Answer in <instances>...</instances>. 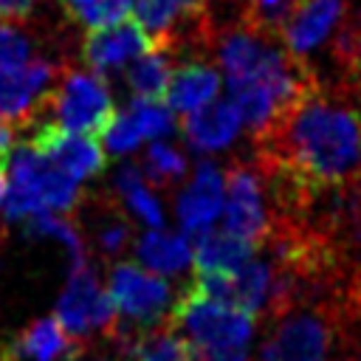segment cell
Here are the masks:
<instances>
[{"label":"cell","mask_w":361,"mask_h":361,"mask_svg":"<svg viewBox=\"0 0 361 361\" xmlns=\"http://www.w3.org/2000/svg\"><path fill=\"white\" fill-rule=\"evenodd\" d=\"M54 316L62 322L71 338H93V333H102L107 338L118 322L113 299L107 290H102L99 276L90 265L71 268Z\"/></svg>","instance_id":"cell-8"},{"label":"cell","mask_w":361,"mask_h":361,"mask_svg":"<svg viewBox=\"0 0 361 361\" xmlns=\"http://www.w3.org/2000/svg\"><path fill=\"white\" fill-rule=\"evenodd\" d=\"M141 138H144V135L138 133L135 121H133L127 113L116 116V118H113V124H110V127H107V133H104L107 149H110V152H116V155H130L133 149H138Z\"/></svg>","instance_id":"cell-26"},{"label":"cell","mask_w":361,"mask_h":361,"mask_svg":"<svg viewBox=\"0 0 361 361\" xmlns=\"http://www.w3.org/2000/svg\"><path fill=\"white\" fill-rule=\"evenodd\" d=\"M223 200H226L223 172L214 166V161H200L195 166L192 180L186 183V189L178 195L180 226L192 234L209 228L217 220V214L223 212Z\"/></svg>","instance_id":"cell-12"},{"label":"cell","mask_w":361,"mask_h":361,"mask_svg":"<svg viewBox=\"0 0 361 361\" xmlns=\"http://www.w3.org/2000/svg\"><path fill=\"white\" fill-rule=\"evenodd\" d=\"M124 113L135 121V127H138V133L144 138H161V135H169L175 130V116H172L169 104H164V102H152V99H138L135 96L127 104Z\"/></svg>","instance_id":"cell-25"},{"label":"cell","mask_w":361,"mask_h":361,"mask_svg":"<svg viewBox=\"0 0 361 361\" xmlns=\"http://www.w3.org/2000/svg\"><path fill=\"white\" fill-rule=\"evenodd\" d=\"M138 166H141L144 178L152 186L172 189L186 175V155L178 147L166 144V141H155V144L147 147V152H144V158H141Z\"/></svg>","instance_id":"cell-23"},{"label":"cell","mask_w":361,"mask_h":361,"mask_svg":"<svg viewBox=\"0 0 361 361\" xmlns=\"http://www.w3.org/2000/svg\"><path fill=\"white\" fill-rule=\"evenodd\" d=\"M347 8H350V0H299L276 39L293 56L305 59L338 28Z\"/></svg>","instance_id":"cell-11"},{"label":"cell","mask_w":361,"mask_h":361,"mask_svg":"<svg viewBox=\"0 0 361 361\" xmlns=\"http://www.w3.org/2000/svg\"><path fill=\"white\" fill-rule=\"evenodd\" d=\"M71 344L68 330L56 316L28 322L0 338V361H56Z\"/></svg>","instance_id":"cell-14"},{"label":"cell","mask_w":361,"mask_h":361,"mask_svg":"<svg viewBox=\"0 0 361 361\" xmlns=\"http://www.w3.org/2000/svg\"><path fill=\"white\" fill-rule=\"evenodd\" d=\"M93 240H96L99 254L110 262L133 245V240H135L133 220L127 217L124 203L118 197H102L96 217H93Z\"/></svg>","instance_id":"cell-18"},{"label":"cell","mask_w":361,"mask_h":361,"mask_svg":"<svg viewBox=\"0 0 361 361\" xmlns=\"http://www.w3.org/2000/svg\"><path fill=\"white\" fill-rule=\"evenodd\" d=\"M68 71L59 59H25L14 68H0V121L25 130L45 110L48 96Z\"/></svg>","instance_id":"cell-6"},{"label":"cell","mask_w":361,"mask_h":361,"mask_svg":"<svg viewBox=\"0 0 361 361\" xmlns=\"http://www.w3.org/2000/svg\"><path fill=\"white\" fill-rule=\"evenodd\" d=\"M135 23L149 34L152 45L161 51L178 48V31H180V11L175 0H133Z\"/></svg>","instance_id":"cell-22"},{"label":"cell","mask_w":361,"mask_h":361,"mask_svg":"<svg viewBox=\"0 0 361 361\" xmlns=\"http://www.w3.org/2000/svg\"><path fill=\"white\" fill-rule=\"evenodd\" d=\"M11 183L3 200V214L8 223H23L25 217L48 209L56 214H73L82 206V189L73 175L34 149L28 141L11 149Z\"/></svg>","instance_id":"cell-2"},{"label":"cell","mask_w":361,"mask_h":361,"mask_svg":"<svg viewBox=\"0 0 361 361\" xmlns=\"http://www.w3.org/2000/svg\"><path fill=\"white\" fill-rule=\"evenodd\" d=\"M164 322L175 330H186V338L195 353H206V350H226V347L248 344L257 319L189 285Z\"/></svg>","instance_id":"cell-3"},{"label":"cell","mask_w":361,"mask_h":361,"mask_svg":"<svg viewBox=\"0 0 361 361\" xmlns=\"http://www.w3.org/2000/svg\"><path fill=\"white\" fill-rule=\"evenodd\" d=\"M217 90H220V71L203 59H186L172 71L164 102L183 116L217 99Z\"/></svg>","instance_id":"cell-16"},{"label":"cell","mask_w":361,"mask_h":361,"mask_svg":"<svg viewBox=\"0 0 361 361\" xmlns=\"http://www.w3.org/2000/svg\"><path fill=\"white\" fill-rule=\"evenodd\" d=\"M107 293L118 322L135 333L161 324L169 313V282L138 262H113L107 271Z\"/></svg>","instance_id":"cell-5"},{"label":"cell","mask_w":361,"mask_h":361,"mask_svg":"<svg viewBox=\"0 0 361 361\" xmlns=\"http://www.w3.org/2000/svg\"><path fill=\"white\" fill-rule=\"evenodd\" d=\"M169 76H172L169 51L152 48V51L141 54L138 59H133V65L124 73V82H127L133 96L164 102L166 99V87H169Z\"/></svg>","instance_id":"cell-20"},{"label":"cell","mask_w":361,"mask_h":361,"mask_svg":"<svg viewBox=\"0 0 361 361\" xmlns=\"http://www.w3.org/2000/svg\"><path fill=\"white\" fill-rule=\"evenodd\" d=\"M223 180H226L223 228L259 248L271 237V228H274L271 203L265 200L259 169L245 161H234L223 172Z\"/></svg>","instance_id":"cell-7"},{"label":"cell","mask_w":361,"mask_h":361,"mask_svg":"<svg viewBox=\"0 0 361 361\" xmlns=\"http://www.w3.org/2000/svg\"><path fill=\"white\" fill-rule=\"evenodd\" d=\"M45 110H51L54 121L65 130L93 138H102L116 118V104L107 82L93 71H76L71 65L48 96Z\"/></svg>","instance_id":"cell-4"},{"label":"cell","mask_w":361,"mask_h":361,"mask_svg":"<svg viewBox=\"0 0 361 361\" xmlns=\"http://www.w3.org/2000/svg\"><path fill=\"white\" fill-rule=\"evenodd\" d=\"M6 164H8V161H0V203L6 200V192H8V178H6Z\"/></svg>","instance_id":"cell-29"},{"label":"cell","mask_w":361,"mask_h":361,"mask_svg":"<svg viewBox=\"0 0 361 361\" xmlns=\"http://www.w3.org/2000/svg\"><path fill=\"white\" fill-rule=\"evenodd\" d=\"M322 82L254 133V166L274 209L307 214L322 192L361 180V107Z\"/></svg>","instance_id":"cell-1"},{"label":"cell","mask_w":361,"mask_h":361,"mask_svg":"<svg viewBox=\"0 0 361 361\" xmlns=\"http://www.w3.org/2000/svg\"><path fill=\"white\" fill-rule=\"evenodd\" d=\"M31 54V39L11 23H0V68L23 65Z\"/></svg>","instance_id":"cell-27"},{"label":"cell","mask_w":361,"mask_h":361,"mask_svg":"<svg viewBox=\"0 0 361 361\" xmlns=\"http://www.w3.org/2000/svg\"><path fill=\"white\" fill-rule=\"evenodd\" d=\"M333 62L341 73V85L361 96V8L344 14L333 37Z\"/></svg>","instance_id":"cell-21"},{"label":"cell","mask_w":361,"mask_h":361,"mask_svg":"<svg viewBox=\"0 0 361 361\" xmlns=\"http://www.w3.org/2000/svg\"><path fill=\"white\" fill-rule=\"evenodd\" d=\"M243 116L231 99H214L192 113H183L180 133L197 152H214L228 147L240 133Z\"/></svg>","instance_id":"cell-13"},{"label":"cell","mask_w":361,"mask_h":361,"mask_svg":"<svg viewBox=\"0 0 361 361\" xmlns=\"http://www.w3.org/2000/svg\"><path fill=\"white\" fill-rule=\"evenodd\" d=\"M138 262L155 274H180L192 262V243L183 234L149 228L133 240Z\"/></svg>","instance_id":"cell-17"},{"label":"cell","mask_w":361,"mask_h":361,"mask_svg":"<svg viewBox=\"0 0 361 361\" xmlns=\"http://www.w3.org/2000/svg\"><path fill=\"white\" fill-rule=\"evenodd\" d=\"M113 186H116L118 200H121L130 212H135V214L141 217V223H147L149 228H161V223H164V209H161V203L155 200L149 183L144 180V172H141L138 164H133V161L121 164V166L116 169Z\"/></svg>","instance_id":"cell-19"},{"label":"cell","mask_w":361,"mask_h":361,"mask_svg":"<svg viewBox=\"0 0 361 361\" xmlns=\"http://www.w3.org/2000/svg\"><path fill=\"white\" fill-rule=\"evenodd\" d=\"M25 130L31 133L28 144L39 149L45 158H51L56 166H62L68 175H73L76 180L99 178L107 166V152L93 135H79L56 121L28 124Z\"/></svg>","instance_id":"cell-9"},{"label":"cell","mask_w":361,"mask_h":361,"mask_svg":"<svg viewBox=\"0 0 361 361\" xmlns=\"http://www.w3.org/2000/svg\"><path fill=\"white\" fill-rule=\"evenodd\" d=\"M152 39L149 34L135 23V20H118L113 25L104 28H90L82 39V62L87 65V71L107 76L116 73L118 68H124L127 62L138 59L141 54L152 51Z\"/></svg>","instance_id":"cell-10"},{"label":"cell","mask_w":361,"mask_h":361,"mask_svg":"<svg viewBox=\"0 0 361 361\" xmlns=\"http://www.w3.org/2000/svg\"><path fill=\"white\" fill-rule=\"evenodd\" d=\"M59 8L71 23L90 31L124 20L133 8V0H59Z\"/></svg>","instance_id":"cell-24"},{"label":"cell","mask_w":361,"mask_h":361,"mask_svg":"<svg viewBox=\"0 0 361 361\" xmlns=\"http://www.w3.org/2000/svg\"><path fill=\"white\" fill-rule=\"evenodd\" d=\"M257 254V245L248 240L226 231V228H203L192 234V262L197 271H214L226 276H237L251 257Z\"/></svg>","instance_id":"cell-15"},{"label":"cell","mask_w":361,"mask_h":361,"mask_svg":"<svg viewBox=\"0 0 361 361\" xmlns=\"http://www.w3.org/2000/svg\"><path fill=\"white\" fill-rule=\"evenodd\" d=\"M39 0H0V23H28L37 11Z\"/></svg>","instance_id":"cell-28"}]
</instances>
